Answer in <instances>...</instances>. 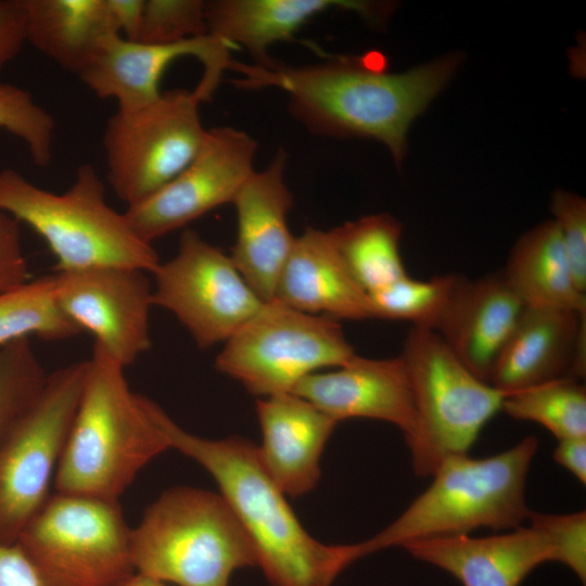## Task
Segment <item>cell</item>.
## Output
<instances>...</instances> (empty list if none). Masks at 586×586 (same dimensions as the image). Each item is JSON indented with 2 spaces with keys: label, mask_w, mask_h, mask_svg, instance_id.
<instances>
[{
  "label": "cell",
  "mask_w": 586,
  "mask_h": 586,
  "mask_svg": "<svg viewBox=\"0 0 586 586\" xmlns=\"http://www.w3.org/2000/svg\"><path fill=\"white\" fill-rule=\"evenodd\" d=\"M460 53L437 58L403 73L371 66L360 56H335L308 65L232 61L240 89L277 88L290 114L318 136L372 139L384 144L399 167L412 122L451 80Z\"/></svg>",
  "instance_id": "6da1fadb"
},
{
  "label": "cell",
  "mask_w": 586,
  "mask_h": 586,
  "mask_svg": "<svg viewBox=\"0 0 586 586\" xmlns=\"http://www.w3.org/2000/svg\"><path fill=\"white\" fill-rule=\"evenodd\" d=\"M149 407L168 447L200 463L216 481L271 586H331L341 572L362 558L358 544L326 545L307 533L251 441L196 436L151 399Z\"/></svg>",
  "instance_id": "7a4b0ae2"
},
{
  "label": "cell",
  "mask_w": 586,
  "mask_h": 586,
  "mask_svg": "<svg viewBox=\"0 0 586 586\" xmlns=\"http://www.w3.org/2000/svg\"><path fill=\"white\" fill-rule=\"evenodd\" d=\"M124 369L93 346L53 481L58 493L118 501L139 471L169 448L149 398L129 388Z\"/></svg>",
  "instance_id": "3957f363"
},
{
  "label": "cell",
  "mask_w": 586,
  "mask_h": 586,
  "mask_svg": "<svg viewBox=\"0 0 586 586\" xmlns=\"http://www.w3.org/2000/svg\"><path fill=\"white\" fill-rule=\"evenodd\" d=\"M538 441L526 436L485 458L456 456L388 526L358 543L361 556L422 538L468 535L480 527L514 530L528 519L525 483Z\"/></svg>",
  "instance_id": "277c9868"
},
{
  "label": "cell",
  "mask_w": 586,
  "mask_h": 586,
  "mask_svg": "<svg viewBox=\"0 0 586 586\" xmlns=\"http://www.w3.org/2000/svg\"><path fill=\"white\" fill-rule=\"evenodd\" d=\"M0 211L42 238L56 259V271L126 267L152 273L161 263L125 213L107 204L104 182L90 164L78 167L63 193L34 184L14 168L1 169Z\"/></svg>",
  "instance_id": "5b68a950"
},
{
  "label": "cell",
  "mask_w": 586,
  "mask_h": 586,
  "mask_svg": "<svg viewBox=\"0 0 586 586\" xmlns=\"http://www.w3.org/2000/svg\"><path fill=\"white\" fill-rule=\"evenodd\" d=\"M135 572L174 586H229L256 552L220 495L176 486L164 492L131 530Z\"/></svg>",
  "instance_id": "8992f818"
},
{
  "label": "cell",
  "mask_w": 586,
  "mask_h": 586,
  "mask_svg": "<svg viewBox=\"0 0 586 586\" xmlns=\"http://www.w3.org/2000/svg\"><path fill=\"white\" fill-rule=\"evenodd\" d=\"M410 381L415 428L406 442L418 476L468 455L508 393L471 372L434 331L411 327L400 354Z\"/></svg>",
  "instance_id": "52a82bcc"
},
{
  "label": "cell",
  "mask_w": 586,
  "mask_h": 586,
  "mask_svg": "<svg viewBox=\"0 0 586 586\" xmlns=\"http://www.w3.org/2000/svg\"><path fill=\"white\" fill-rule=\"evenodd\" d=\"M118 501L55 493L15 544L44 586H115L135 573Z\"/></svg>",
  "instance_id": "ba28073f"
},
{
  "label": "cell",
  "mask_w": 586,
  "mask_h": 586,
  "mask_svg": "<svg viewBox=\"0 0 586 586\" xmlns=\"http://www.w3.org/2000/svg\"><path fill=\"white\" fill-rule=\"evenodd\" d=\"M355 355L340 321L272 300L224 343L215 367L263 398L293 393L306 377Z\"/></svg>",
  "instance_id": "9c48e42d"
},
{
  "label": "cell",
  "mask_w": 586,
  "mask_h": 586,
  "mask_svg": "<svg viewBox=\"0 0 586 586\" xmlns=\"http://www.w3.org/2000/svg\"><path fill=\"white\" fill-rule=\"evenodd\" d=\"M87 360L60 368L0 441V542L15 544L51 496L79 404Z\"/></svg>",
  "instance_id": "30bf717a"
},
{
  "label": "cell",
  "mask_w": 586,
  "mask_h": 586,
  "mask_svg": "<svg viewBox=\"0 0 586 586\" xmlns=\"http://www.w3.org/2000/svg\"><path fill=\"white\" fill-rule=\"evenodd\" d=\"M200 104L193 90H167L110 117L103 133L106 179L127 207L161 190L193 160L207 131Z\"/></svg>",
  "instance_id": "8fae6325"
},
{
  "label": "cell",
  "mask_w": 586,
  "mask_h": 586,
  "mask_svg": "<svg viewBox=\"0 0 586 586\" xmlns=\"http://www.w3.org/2000/svg\"><path fill=\"white\" fill-rule=\"evenodd\" d=\"M151 275L153 306L170 311L201 348L224 344L265 303L230 256L191 229Z\"/></svg>",
  "instance_id": "7c38bea8"
},
{
  "label": "cell",
  "mask_w": 586,
  "mask_h": 586,
  "mask_svg": "<svg viewBox=\"0 0 586 586\" xmlns=\"http://www.w3.org/2000/svg\"><path fill=\"white\" fill-rule=\"evenodd\" d=\"M257 142L230 126L207 129L187 167L161 190L124 212L144 242L180 229L212 209L232 203L255 171Z\"/></svg>",
  "instance_id": "4fadbf2b"
},
{
  "label": "cell",
  "mask_w": 586,
  "mask_h": 586,
  "mask_svg": "<svg viewBox=\"0 0 586 586\" xmlns=\"http://www.w3.org/2000/svg\"><path fill=\"white\" fill-rule=\"evenodd\" d=\"M148 272L126 267L56 271L55 293L67 317L122 367L150 349L153 306Z\"/></svg>",
  "instance_id": "5bb4252c"
},
{
  "label": "cell",
  "mask_w": 586,
  "mask_h": 586,
  "mask_svg": "<svg viewBox=\"0 0 586 586\" xmlns=\"http://www.w3.org/2000/svg\"><path fill=\"white\" fill-rule=\"evenodd\" d=\"M230 48L211 34L169 44L133 41L116 35L78 77L97 97L115 100L118 110H132L161 95V77L170 63L192 56L203 66L193 91L204 102L212 98L224 72L230 68Z\"/></svg>",
  "instance_id": "9a60e30c"
},
{
  "label": "cell",
  "mask_w": 586,
  "mask_h": 586,
  "mask_svg": "<svg viewBox=\"0 0 586 586\" xmlns=\"http://www.w3.org/2000/svg\"><path fill=\"white\" fill-rule=\"evenodd\" d=\"M286 162V152L278 150L267 167L251 175L232 201L237 239L229 256L265 303L275 298L295 238L288 226L293 195L284 179Z\"/></svg>",
  "instance_id": "2e32d148"
},
{
  "label": "cell",
  "mask_w": 586,
  "mask_h": 586,
  "mask_svg": "<svg viewBox=\"0 0 586 586\" xmlns=\"http://www.w3.org/2000/svg\"><path fill=\"white\" fill-rule=\"evenodd\" d=\"M586 309L525 307L502 347L488 383L508 394L556 379H584Z\"/></svg>",
  "instance_id": "e0dca14e"
},
{
  "label": "cell",
  "mask_w": 586,
  "mask_h": 586,
  "mask_svg": "<svg viewBox=\"0 0 586 586\" xmlns=\"http://www.w3.org/2000/svg\"><path fill=\"white\" fill-rule=\"evenodd\" d=\"M293 393L307 399L337 423L351 418L382 420L410 436L415 404L402 356L374 359L357 354L344 365L303 379Z\"/></svg>",
  "instance_id": "ac0fdd59"
},
{
  "label": "cell",
  "mask_w": 586,
  "mask_h": 586,
  "mask_svg": "<svg viewBox=\"0 0 586 586\" xmlns=\"http://www.w3.org/2000/svg\"><path fill=\"white\" fill-rule=\"evenodd\" d=\"M402 547L416 559L448 572L463 586H519L536 566L555 561L549 540L531 524L486 537L415 539Z\"/></svg>",
  "instance_id": "d6986e66"
},
{
  "label": "cell",
  "mask_w": 586,
  "mask_h": 586,
  "mask_svg": "<svg viewBox=\"0 0 586 586\" xmlns=\"http://www.w3.org/2000/svg\"><path fill=\"white\" fill-rule=\"evenodd\" d=\"M273 300L337 321L375 319L369 293L345 266L329 230L313 227L294 238Z\"/></svg>",
  "instance_id": "ffe728a7"
},
{
  "label": "cell",
  "mask_w": 586,
  "mask_h": 586,
  "mask_svg": "<svg viewBox=\"0 0 586 586\" xmlns=\"http://www.w3.org/2000/svg\"><path fill=\"white\" fill-rule=\"evenodd\" d=\"M260 460L279 488L298 497L320 477V458L337 422L295 393L258 398Z\"/></svg>",
  "instance_id": "44dd1931"
},
{
  "label": "cell",
  "mask_w": 586,
  "mask_h": 586,
  "mask_svg": "<svg viewBox=\"0 0 586 586\" xmlns=\"http://www.w3.org/2000/svg\"><path fill=\"white\" fill-rule=\"evenodd\" d=\"M390 2L357 0H213L205 1L208 33L231 48L240 46L256 65L270 63L267 49L291 39L315 16L330 11H353L372 24L385 22Z\"/></svg>",
  "instance_id": "7402d4cb"
},
{
  "label": "cell",
  "mask_w": 586,
  "mask_h": 586,
  "mask_svg": "<svg viewBox=\"0 0 586 586\" xmlns=\"http://www.w3.org/2000/svg\"><path fill=\"white\" fill-rule=\"evenodd\" d=\"M524 308L501 270L464 278L436 333L471 372L488 383Z\"/></svg>",
  "instance_id": "603a6c76"
},
{
  "label": "cell",
  "mask_w": 586,
  "mask_h": 586,
  "mask_svg": "<svg viewBox=\"0 0 586 586\" xmlns=\"http://www.w3.org/2000/svg\"><path fill=\"white\" fill-rule=\"evenodd\" d=\"M21 4L26 42L77 76L119 35L107 0H21Z\"/></svg>",
  "instance_id": "cb8c5ba5"
},
{
  "label": "cell",
  "mask_w": 586,
  "mask_h": 586,
  "mask_svg": "<svg viewBox=\"0 0 586 586\" xmlns=\"http://www.w3.org/2000/svg\"><path fill=\"white\" fill-rule=\"evenodd\" d=\"M501 272L525 307L586 309V293L579 291L575 283L552 219L535 226L518 239Z\"/></svg>",
  "instance_id": "d4e9b609"
},
{
  "label": "cell",
  "mask_w": 586,
  "mask_h": 586,
  "mask_svg": "<svg viewBox=\"0 0 586 586\" xmlns=\"http://www.w3.org/2000/svg\"><path fill=\"white\" fill-rule=\"evenodd\" d=\"M329 232L345 266L369 294L408 276L400 255L403 227L393 216L367 215Z\"/></svg>",
  "instance_id": "484cf974"
},
{
  "label": "cell",
  "mask_w": 586,
  "mask_h": 586,
  "mask_svg": "<svg viewBox=\"0 0 586 586\" xmlns=\"http://www.w3.org/2000/svg\"><path fill=\"white\" fill-rule=\"evenodd\" d=\"M79 333L59 304L54 275L0 292V347L29 336L61 341Z\"/></svg>",
  "instance_id": "4316f807"
},
{
  "label": "cell",
  "mask_w": 586,
  "mask_h": 586,
  "mask_svg": "<svg viewBox=\"0 0 586 586\" xmlns=\"http://www.w3.org/2000/svg\"><path fill=\"white\" fill-rule=\"evenodd\" d=\"M501 410L513 419L543 425L558 441L586 437V390L572 377L510 393Z\"/></svg>",
  "instance_id": "83f0119b"
},
{
  "label": "cell",
  "mask_w": 586,
  "mask_h": 586,
  "mask_svg": "<svg viewBox=\"0 0 586 586\" xmlns=\"http://www.w3.org/2000/svg\"><path fill=\"white\" fill-rule=\"evenodd\" d=\"M464 279L444 273L429 280L406 276L370 295L375 319L402 320L437 332Z\"/></svg>",
  "instance_id": "f1b7e54d"
},
{
  "label": "cell",
  "mask_w": 586,
  "mask_h": 586,
  "mask_svg": "<svg viewBox=\"0 0 586 586\" xmlns=\"http://www.w3.org/2000/svg\"><path fill=\"white\" fill-rule=\"evenodd\" d=\"M48 374L29 339L0 347V441L35 402Z\"/></svg>",
  "instance_id": "f546056e"
},
{
  "label": "cell",
  "mask_w": 586,
  "mask_h": 586,
  "mask_svg": "<svg viewBox=\"0 0 586 586\" xmlns=\"http://www.w3.org/2000/svg\"><path fill=\"white\" fill-rule=\"evenodd\" d=\"M0 128L25 144L37 166L47 167L51 163L54 119L29 91L0 82Z\"/></svg>",
  "instance_id": "4dcf8cb0"
},
{
  "label": "cell",
  "mask_w": 586,
  "mask_h": 586,
  "mask_svg": "<svg viewBox=\"0 0 586 586\" xmlns=\"http://www.w3.org/2000/svg\"><path fill=\"white\" fill-rule=\"evenodd\" d=\"M209 34L202 0H144L136 41L169 44Z\"/></svg>",
  "instance_id": "1f68e13d"
},
{
  "label": "cell",
  "mask_w": 586,
  "mask_h": 586,
  "mask_svg": "<svg viewBox=\"0 0 586 586\" xmlns=\"http://www.w3.org/2000/svg\"><path fill=\"white\" fill-rule=\"evenodd\" d=\"M527 520L549 540L555 551V561L570 568L585 585L586 512L546 514L531 511Z\"/></svg>",
  "instance_id": "d6a6232c"
},
{
  "label": "cell",
  "mask_w": 586,
  "mask_h": 586,
  "mask_svg": "<svg viewBox=\"0 0 586 586\" xmlns=\"http://www.w3.org/2000/svg\"><path fill=\"white\" fill-rule=\"evenodd\" d=\"M575 283L586 293V201L578 194L557 190L550 203Z\"/></svg>",
  "instance_id": "836d02e7"
},
{
  "label": "cell",
  "mask_w": 586,
  "mask_h": 586,
  "mask_svg": "<svg viewBox=\"0 0 586 586\" xmlns=\"http://www.w3.org/2000/svg\"><path fill=\"white\" fill-rule=\"evenodd\" d=\"M29 280L23 253L20 222L0 211V292Z\"/></svg>",
  "instance_id": "e575fe53"
},
{
  "label": "cell",
  "mask_w": 586,
  "mask_h": 586,
  "mask_svg": "<svg viewBox=\"0 0 586 586\" xmlns=\"http://www.w3.org/2000/svg\"><path fill=\"white\" fill-rule=\"evenodd\" d=\"M26 43V21L21 0H0V72Z\"/></svg>",
  "instance_id": "d590c367"
},
{
  "label": "cell",
  "mask_w": 586,
  "mask_h": 586,
  "mask_svg": "<svg viewBox=\"0 0 586 586\" xmlns=\"http://www.w3.org/2000/svg\"><path fill=\"white\" fill-rule=\"evenodd\" d=\"M0 586H44L17 544L0 542Z\"/></svg>",
  "instance_id": "8d00e7d4"
},
{
  "label": "cell",
  "mask_w": 586,
  "mask_h": 586,
  "mask_svg": "<svg viewBox=\"0 0 586 586\" xmlns=\"http://www.w3.org/2000/svg\"><path fill=\"white\" fill-rule=\"evenodd\" d=\"M107 2L119 35L136 41L140 33L144 0H107Z\"/></svg>",
  "instance_id": "74e56055"
},
{
  "label": "cell",
  "mask_w": 586,
  "mask_h": 586,
  "mask_svg": "<svg viewBox=\"0 0 586 586\" xmlns=\"http://www.w3.org/2000/svg\"><path fill=\"white\" fill-rule=\"evenodd\" d=\"M553 458L582 484H586V437L559 440Z\"/></svg>",
  "instance_id": "f35d334b"
},
{
  "label": "cell",
  "mask_w": 586,
  "mask_h": 586,
  "mask_svg": "<svg viewBox=\"0 0 586 586\" xmlns=\"http://www.w3.org/2000/svg\"><path fill=\"white\" fill-rule=\"evenodd\" d=\"M115 586H173V585L135 572L133 574L126 577L125 579L116 584Z\"/></svg>",
  "instance_id": "ab89813d"
}]
</instances>
